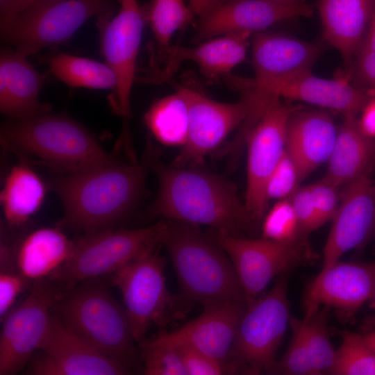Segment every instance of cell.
<instances>
[{"label": "cell", "instance_id": "6da1fadb", "mask_svg": "<svg viewBox=\"0 0 375 375\" xmlns=\"http://www.w3.org/2000/svg\"><path fill=\"white\" fill-rule=\"evenodd\" d=\"M149 162L158 182L149 209L151 217L208 225L232 235L257 233L259 222L230 181L203 169L166 165L151 155Z\"/></svg>", "mask_w": 375, "mask_h": 375}, {"label": "cell", "instance_id": "7a4b0ae2", "mask_svg": "<svg viewBox=\"0 0 375 375\" xmlns=\"http://www.w3.org/2000/svg\"><path fill=\"white\" fill-rule=\"evenodd\" d=\"M149 166L148 155L147 164H126L112 158L58 174L49 183L63 206L58 226L84 234L112 228L143 197Z\"/></svg>", "mask_w": 375, "mask_h": 375}, {"label": "cell", "instance_id": "3957f363", "mask_svg": "<svg viewBox=\"0 0 375 375\" xmlns=\"http://www.w3.org/2000/svg\"><path fill=\"white\" fill-rule=\"evenodd\" d=\"M160 244L171 258L178 281L179 296L188 306L247 301L231 259L198 225L168 220Z\"/></svg>", "mask_w": 375, "mask_h": 375}, {"label": "cell", "instance_id": "277c9868", "mask_svg": "<svg viewBox=\"0 0 375 375\" xmlns=\"http://www.w3.org/2000/svg\"><path fill=\"white\" fill-rule=\"evenodd\" d=\"M3 147L22 160L68 174L112 159L81 124L63 114L9 119L1 127Z\"/></svg>", "mask_w": 375, "mask_h": 375}, {"label": "cell", "instance_id": "5b68a950", "mask_svg": "<svg viewBox=\"0 0 375 375\" xmlns=\"http://www.w3.org/2000/svg\"><path fill=\"white\" fill-rule=\"evenodd\" d=\"M53 310L67 328L101 353L127 365L133 357L134 339L125 308L97 278L66 290Z\"/></svg>", "mask_w": 375, "mask_h": 375}, {"label": "cell", "instance_id": "8992f818", "mask_svg": "<svg viewBox=\"0 0 375 375\" xmlns=\"http://www.w3.org/2000/svg\"><path fill=\"white\" fill-rule=\"evenodd\" d=\"M321 47L279 33H256L253 40L252 62L254 78L243 95L247 113L231 144L238 152L246 138L281 90L299 74L310 71Z\"/></svg>", "mask_w": 375, "mask_h": 375}, {"label": "cell", "instance_id": "52a82bcc", "mask_svg": "<svg viewBox=\"0 0 375 375\" xmlns=\"http://www.w3.org/2000/svg\"><path fill=\"white\" fill-rule=\"evenodd\" d=\"M288 272L278 276L265 294L247 301L229 357L226 374H259L275 362L290 324Z\"/></svg>", "mask_w": 375, "mask_h": 375}, {"label": "cell", "instance_id": "ba28073f", "mask_svg": "<svg viewBox=\"0 0 375 375\" xmlns=\"http://www.w3.org/2000/svg\"><path fill=\"white\" fill-rule=\"evenodd\" d=\"M116 0H40L1 26V38L25 57L62 44L89 19L112 17Z\"/></svg>", "mask_w": 375, "mask_h": 375}, {"label": "cell", "instance_id": "9c48e42d", "mask_svg": "<svg viewBox=\"0 0 375 375\" xmlns=\"http://www.w3.org/2000/svg\"><path fill=\"white\" fill-rule=\"evenodd\" d=\"M165 221L135 229L106 228L74 242L69 259L48 278L69 290L78 283L113 273L160 244Z\"/></svg>", "mask_w": 375, "mask_h": 375}, {"label": "cell", "instance_id": "30bf717a", "mask_svg": "<svg viewBox=\"0 0 375 375\" xmlns=\"http://www.w3.org/2000/svg\"><path fill=\"white\" fill-rule=\"evenodd\" d=\"M120 290L134 340L143 338L152 325L166 326L181 317L187 304L167 287L165 260L156 249L145 252L112 273Z\"/></svg>", "mask_w": 375, "mask_h": 375}, {"label": "cell", "instance_id": "8fae6325", "mask_svg": "<svg viewBox=\"0 0 375 375\" xmlns=\"http://www.w3.org/2000/svg\"><path fill=\"white\" fill-rule=\"evenodd\" d=\"M212 238L231 259L247 301L257 297L276 276L312 265L318 258L308 240L280 242L222 232Z\"/></svg>", "mask_w": 375, "mask_h": 375}, {"label": "cell", "instance_id": "7c38bea8", "mask_svg": "<svg viewBox=\"0 0 375 375\" xmlns=\"http://www.w3.org/2000/svg\"><path fill=\"white\" fill-rule=\"evenodd\" d=\"M58 283L35 281L25 299L3 317L0 334V375L22 371L38 349L50 322L53 308L62 297Z\"/></svg>", "mask_w": 375, "mask_h": 375}, {"label": "cell", "instance_id": "4fadbf2b", "mask_svg": "<svg viewBox=\"0 0 375 375\" xmlns=\"http://www.w3.org/2000/svg\"><path fill=\"white\" fill-rule=\"evenodd\" d=\"M292 107L281 98L274 99L248 133L247 181L245 206L258 222L265 217L268 180L285 150L287 126Z\"/></svg>", "mask_w": 375, "mask_h": 375}, {"label": "cell", "instance_id": "5bb4252c", "mask_svg": "<svg viewBox=\"0 0 375 375\" xmlns=\"http://www.w3.org/2000/svg\"><path fill=\"white\" fill-rule=\"evenodd\" d=\"M117 1L119 3L118 12L109 19L98 20V26L101 53L117 79L114 109L127 119L145 17L138 0Z\"/></svg>", "mask_w": 375, "mask_h": 375}, {"label": "cell", "instance_id": "9a60e30c", "mask_svg": "<svg viewBox=\"0 0 375 375\" xmlns=\"http://www.w3.org/2000/svg\"><path fill=\"white\" fill-rule=\"evenodd\" d=\"M31 358L26 374L35 375H122L127 364L96 350L67 328L54 315Z\"/></svg>", "mask_w": 375, "mask_h": 375}, {"label": "cell", "instance_id": "2e32d148", "mask_svg": "<svg viewBox=\"0 0 375 375\" xmlns=\"http://www.w3.org/2000/svg\"><path fill=\"white\" fill-rule=\"evenodd\" d=\"M188 108V135L175 160V166L191 167L201 162L235 128L241 126L247 113V105L242 97L238 103L213 101L200 92L185 87H176Z\"/></svg>", "mask_w": 375, "mask_h": 375}, {"label": "cell", "instance_id": "e0dca14e", "mask_svg": "<svg viewBox=\"0 0 375 375\" xmlns=\"http://www.w3.org/2000/svg\"><path fill=\"white\" fill-rule=\"evenodd\" d=\"M374 297L375 262L338 260L308 285L303 299L305 314L324 306L344 317Z\"/></svg>", "mask_w": 375, "mask_h": 375}, {"label": "cell", "instance_id": "ac0fdd59", "mask_svg": "<svg viewBox=\"0 0 375 375\" xmlns=\"http://www.w3.org/2000/svg\"><path fill=\"white\" fill-rule=\"evenodd\" d=\"M374 162L375 160L347 184L341 203L332 219L319 272L326 270L344 253L359 246L372 230L375 217L372 181Z\"/></svg>", "mask_w": 375, "mask_h": 375}, {"label": "cell", "instance_id": "d6986e66", "mask_svg": "<svg viewBox=\"0 0 375 375\" xmlns=\"http://www.w3.org/2000/svg\"><path fill=\"white\" fill-rule=\"evenodd\" d=\"M312 14L311 7L306 3L285 6L263 0H226L200 17L196 39L230 33H259L281 21Z\"/></svg>", "mask_w": 375, "mask_h": 375}, {"label": "cell", "instance_id": "ffe728a7", "mask_svg": "<svg viewBox=\"0 0 375 375\" xmlns=\"http://www.w3.org/2000/svg\"><path fill=\"white\" fill-rule=\"evenodd\" d=\"M337 132L325 110L292 111L287 126L285 149L297 165L301 181L328 160Z\"/></svg>", "mask_w": 375, "mask_h": 375}, {"label": "cell", "instance_id": "44dd1931", "mask_svg": "<svg viewBox=\"0 0 375 375\" xmlns=\"http://www.w3.org/2000/svg\"><path fill=\"white\" fill-rule=\"evenodd\" d=\"M47 74L38 72L13 48L6 47L0 53V110L14 119L33 117L50 111L40 101L39 93Z\"/></svg>", "mask_w": 375, "mask_h": 375}, {"label": "cell", "instance_id": "7402d4cb", "mask_svg": "<svg viewBox=\"0 0 375 375\" xmlns=\"http://www.w3.org/2000/svg\"><path fill=\"white\" fill-rule=\"evenodd\" d=\"M251 34L230 33L203 42L197 47L170 46L162 58L165 62L164 69L144 79L151 82L168 80L185 60L196 63L202 74L208 78L215 79L226 76L245 58L248 38Z\"/></svg>", "mask_w": 375, "mask_h": 375}, {"label": "cell", "instance_id": "603a6c76", "mask_svg": "<svg viewBox=\"0 0 375 375\" xmlns=\"http://www.w3.org/2000/svg\"><path fill=\"white\" fill-rule=\"evenodd\" d=\"M247 304L226 301L204 306L197 317L174 332L224 367Z\"/></svg>", "mask_w": 375, "mask_h": 375}, {"label": "cell", "instance_id": "cb8c5ba5", "mask_svg": "<svg viewBox=\"0 0 375 375\" xmlns=\"http://www.w3.org/2000/svg\"><path fill=\"white\" fill-rule=\"evenodd\" d=\"M374 5V0H320L324 37L346 62L359 51Z\"/></svg>", "mask_w": 375, "mask_h": 375}, {"label": "cell", "instance_id": "d4e9b609", "mask_svg": "<svg viewBox=\"0 0 375 375\" xmlns=\"http://www.w3.org/2000/svg\"><path fill=\"white\" fill-rule=\"evenodd\" d=\"M279 97L331 108L344 115L357 116L368 101L369 94L355 88L345 78H321L308 71L290 81L281 90Z\"/></svg>", "mask_w": 375, "mask_h": 375}, {"label": "cell", "instance_id": "484cf974", "mask_svg": "<svg viewBox=\"0 0 375 375\" xmlns=\"http://www.w3.org/2000/svg\"><path fill=\"white\" fill-rule=\"evenodd\" d=\"M73 245L59 226L38 228L27 235L17 248L18 272L28 281L47 278L69 259Z\"/></svg>", "mask_w": 375, "mask_h": 375}, {"label": "cell", "instance_id": "4316f807", "mask_svg": "<svg viewBox=\"0 0 375 375\" xmlns=\"http://www.w3.org/2000/svg\"><path fill=\"white\" fill-rule=\"evenodd\" d=\"M374 160L375 139L362 131L356 115H344L323 179L338 188L358 176Z\"/></svg>", "mask_w": 375, "mask_h": 375}, {"label": "cell", "instance_id": "83f0119b", "mask_svg": "<svg viewBox=\"0 0 375 375\" xmlns=\"http://www.w3.org/2000/svg\"><path fill=\"white\" fill-rule=\"evenodd\" d=\"M45 196L40 177L25 162L10 170L1 192L4 217L12 228L24 226L40 208Z\"/></svg>", "mask_w": 375, "mask_h": 375}, {"label": "cell", "instance_id": "f1b7e54d", "mask_svg": "<svg viewBox=\"0 0 375 375\" xmlns=\"http://www.w3.org/2000/svg\"><path fill=\"white\" fill-rule=\"evenodd\" d=\"M43 60L50 72L69 87L116 90V76L106 62L60 52L49 53Z\"/></svg>", "mask_w": 375, "mask_h": 375}, {"label": "cell", "instance_id": "f546056e", "mask_svg": "<svg viewBox=\"0 0 375 375\" xmlns=\"http://www.w3.org/2000/svg\"><path fill=\"white\" fill-rule=\"evenodd\" d=\"M144 121L154 137L168 146H183L188 139V105L178 92L155 101L144 115Z\"/></svg>", "mask_w": 375, "mask_h": 375}, {"label": "cell", "instance_id": "4dcf8cb0", "mask_svg": "<svg viewBox=\"0 0 375 375\" xmlns=\"http://www.w3.org/2000/svg\"><path fill=\"white\" fill-rule=\"evenodd\" d=\"M143 10L154 34L159 59H162L170 47L173 34L188 24L194 15L185 0H151Z\"/></svg>", "mask_w": 375, "mask_h": 375}, {"label": "cell", "instance_id": "1f68e13d", "mask_svg": "<svg viewBox=\"0 0 375 375\" xmlns=\"http://www.w3.org/2000/svg\"><path fill=\"white\" fill-rule=\"evenodd\" d=\"M328 374L375 375V351L362 335L344 331L341 345L335 350V361Z\"/></svg>", "mask_w": 375, "mask_h": 375}, {"label": "cell", "instance_id": "d6a6232c", "mask_svg": "<svg viewBox=\"0 0 375 375\" xmlns=\"http://www.w3.org/2000/svg\"><path fill=\"white\" fill-rule=\"evenodd\" d=\"M329 308L321 306L305 314V334L314 367L319 375L328 374L335 358L331 344L328 318Z\"/></svg>", "mask_w": 375, "mask_h": 375}, {"label": "cell", "instance_id": "836d02e7", "mask_svg": "<svg viewBox=\"0 0 375 375\" xmlns=\"http://www.w3.org/2000/svg\"><path fill=\"white\" fill-rule=\"evenodd\" d=\"M143 372L147 375H188L182 360L164 331L140 340Z\"/></svg>", "mask_w": 375, "mask_h": 375}, {"label": "cell", "instance_id": "e575fe53", "mask_svg": "<svg viewBox=\"0 0 375 375\" xmlns=\"http://www.w3.org/2000/svg\"><path fill=\"white\" fill-rule=\"evenodd\" d=\"M292 339L283 356L267 372L269 374L319 375L315 369L307 343L303 319L291 317Z\"/></svg>", "mask_w": 375, "mask_h": 375}, {"label": "cell", "instance_id": "d590c367", "mask_svg": "<svg viewBox=\"0 0 375 375\" xmlns=\"http://www.w3.org/2000/svg\"><path fill=\"white\" fill-rule=\"evenodd\" d=\"M262 238L280 242L308 240L301 235L290 198L279 200L264 217Z\"/></svg>", "mask_w": 375, "mask_h": 375}, {"label": "cell", "instance_id": "8d00e7d4", "mask_svg": "<svg viewBox=\"0 0 375 375\" xmlns=\"http://www.w3.org/2000/svg\"><path fill=\"white\" fill-rule=\"evenodd\" d=\"M178 353L188 375H221L226 374L224 367L199 349L189 344L174 331H164Z\"/></svg>", "mask_w": 375, "mask_h": 375}, {"label": "cell", "instance_id": "74e56055", "mask_svg": "<svg viewBox=\"0 0 375 375\" xmlns=\"http://www.w3.org/2000/svg\"><path fill=\"white\" fill-rule=\"evenodd\" d=\"M300 183L297 165L285 149L268 180L266 188L267 201L288 198L299 187Z\"/></svg>", "mask_w": 375, "mask_h": 375}, {"label": "cell", "instance_id": "f35d334b", "mask_svg": "<svg viewBox=\"0 0 375 375\" xmlns=\"http://www.w3.org/2000/svg\"><path fill=\"white\" fill-rule=\"evenodd\" d=\"M296 215L302 236L308 235L319 228L317 212L309 185L299 186L289 197Z\"/></svg>", "mask_w": 375, "mask_h": 375}, {"label": "cell", "instance_id": "ab89813d", "mask_svg": "<svg viewBox=\"0 0 375 375\" xmlns=\"http://www.w3.org/2000/svg\"><path fill=\"white\" fill-rule=\"evenodd\" d=\"M315 206L319 227L332 220L338 208V187L323 178L309 185Z\"/></svg>", "mask_w": 375, "mask_h": 375}, {"label": "cell", "instance_id": "60d3db41", "mask_svg": "<svg viewBox=\"0 0 375 375\" xmlns=\"http://www.w3.org/2000/svg\"><path fill=\"white\" fill-rule=\"evenodd\" d=\"M27 280L19 272L1 270L0 274V317L1 321L11 310L16 299L24 290Z\"/></svg>", "mask_w": 375, "mask_h": 375}, {"label": "cell", "instance_id": "b9f144b4", "mask_svg": "<svg viewBox=\"0 0 375 375\" xmlns=\"http://www.w3.org/2000/svg\"><path fill=\"white\" fill-rule=\"evenodd\" d=\"M356 72L360 81L367 87V92L375 94V51H358Z\"/></svg>", "mask_w": 375, "mask_h": 375}, {"label": "cell", "instance_id": "7bdbcfd3", "mask_svg": "<svg viewBox=\"0 0 375 375\" xmlns=\"http://www.w3.org/2000/svg\"><path fill=\"white\" fill-rule=\"evenodd\" d=\"M358 124L367 136L375 139V94H369V99L361 111Z\"/></svg>", "mask_w": 375, "mask_h": 375}, {"label": "cell", "instance_id": "ee69618b", "mask_svg": "<svg viewBox=\"0 0 375 375\" xmlns=\"http://www.w3.org/2000/svg\"><path fill=\"white\" fill-rule=\"evenodd\" d=\"M40 0H9L6 5L0 9L1 26L10 22L31 4Z\"/></svg>", "mask_w": 375, "mask_h": 375}, {"label": "cell", "instance_id": "f6af8a7d", "mask_svg": "<svg viewBox=\"0 0 375 375\" xmlns=\"http://www.w3.org/2000/svg\"><path fill=\"white\" fill-rule=\"evenodd\" d=\"M226 0H189V7L199 17L203 16Z\"/></svg>", "mask_w": 375, "mask_h": 375}, {"label": "cell", "instance_id": "bcb514c9", "mask_svg": "<svg viewBox=\"0 0 375 375\" xmlns=\"http://www.w3.org/2000/svg\"><path fill=\"white\" fill-rule=\"evenodd\" d=\"M359 51H375V5L369 24V31Z\"/></svg>", "mask_w": 375, "mask_h": 375}, {"label": "cell", "instance_id": "7dc6e473", "mask_svg": "<svg viewBox=\"0 0 375 375\" xmlns=\"http://www.w3.org/2000/svg\"><path fill=\"white\" fill-rule=\"evenodd\" d=\"M269 3L285 6H292L304 3L305 0H263Z\"/></svg>", "mask_w": 375, "mask_h": 375}, {"label": "cell", "instance_id": "c3c4849f", "mask_svg": "<svg viewBox=\"0 0 375 375\" xmlns=\"http://www.w3.org/2000/svg\"><path fill=\"white\" fill-rule=\"evenodd\" d=\"M362 337L371 348L375 351V331L362 335Z\"/></svg>", "mask_w": 375, "mask_h": 375}, {"label": "cell", "instance_id": "681fc988", "mask_svg": "<svg viewBox=\"0 0 375 375\" xmlns=\"http://www.w3.org/2000/svg\"><path fill=\"white\" fill-rule=\"evenodd\" d=\"M9 0H0V9L3 8Z\"/></svg>", "mask_w": 375, "mask_h": 375}, {"label": "cell", "instance_id": "f907efd6", "mask_svg": "<svg viewBox=\"0 0 375 375\" xmlns=\"http://www.w3.org/2000/svg\"><path fill=\"white\" fill-rule=\"evenodd\" d=\"M373 195H374V199L375 201V187L373 188Z\"/></svg>", "mask_w": 375, "mask_h": 375}, {"label": "cell", "instance_id": "816d5d0a", "mask_svg": "<svg viewBox=\"0 0 375 375\" xmlns=\"http://www.w3.org/2000/svg\"><path fill=\"white\" fill-rule=\"evenodd\" d=\"M375 1V0H374Z\"/></svg>", "mask_w": 375, "mask_h": 375}]
</instances>
